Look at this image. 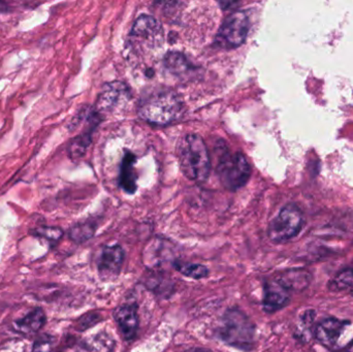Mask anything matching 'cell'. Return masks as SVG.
Instances as JSON below:
<instances>
[{"label":"cell","mask_w":353,"mask_h":352,"mask_svg":"<svg viewBox=\"0 0 353 352\" xmlns=\"http://www.w3.org/2000/svg\"><path fill=\"white\" fill-rule=\"evenodd\" d=\"M216 334L228 346L249 352L255 346L256 326L243 310L232 307L224 312Z\"/></svg>","instance_id":"obj_1"},{"label":"cell","mask_w":353,"mask_h":352,"mask_svg":"<svg viewBox=\"0 0 353 352\" xmlns=\"http://www.w3.org/2000/svg\"><path fill=\"white\" fill-rule=\"evenodd\" d=\"M176 154L185 177L195 182L208 179L211 163L207 146L199 134H189L181 138Z\"/></svg>","instance_id":"obj_2"},{"label":"cell","mask_w":353,"mask_h":352,"mask_svg":"<svg viewBox=\"0 0 353 352\" xmlns=\"http://www.w3.org/2000/svg\"><path fill=\"white\" fill-rule=\"evenodd\" d=\"M183 110L182 101L174 91L157 90L141 99L139 115L149 123L167 125L178 120Z\"/></svg>","instance_id":"obj_3"},{"label":"cell","mask_w":353,"mask_h":352,"mask_svg":"<svg viewBox=\"0 0 353 352\" xmlns=\"http://www.w3.org/2000/svg\"><path fill=\"white\" fill-rule=\"evenodd\" d=\"M218 177L224 188L238 190L248 182L251 175L250 165L241 152L230 153L223 150L217 163Z\"/></svg>","instance_id":"obj_4"},{"label":"cell","mask_w":353,"mask_h":352,"mask_svg":"<svg viewBox=\"0 0 353 352\" xmlns=\"http://www.w3.org/2000/svg\"><path fill=\"white\" fill-rule=\"evenodd\" d=\"M304 225V214L296 204H288L268 227V236L276 244L285 243L299 235Z\"/></svg>","instance_id":"obj_5"},{"label":"cell","mask_w":353,"mask_h":352,"mask_svg":"<svg viewBox=\"0 0 353 352\" xmlns=\"http://www.w3.org/2000/svg\"><path fill=\"white\" fill-rule=\"evenodd\" d=\"M248 31L249 19L246 12L236 10L226 17L222 23L216 37V43L226 50L240 47L246 41Z\"/></svg>","instance_id":"obj_6"},{"label":"cell","mask_w":353,"mask_h":352,"mask_svg":"<svg viewBox=\"0 0 353 352\" xmlns=\"http://www.w3.org/2000/svg\"><path fill=\"white\" fill-rule=\"evenodd\" d=\"M130 99V90L128 85L122 82L109 83L105 85L97 99L95 112L99 114L111 113L125 105Z\"/></svg>","instance_id":"obj_7"},{"label":"cell","mask_w":353,"mask_h":352,"mask_svg":"<svg viewBox=\"0 0 353 352\" xmlns=\"http://www.w3.org/2000/svg\"><path fill=\"white\" fill-rule=\"evenodd\" d=\"M125 253L121 246H105L97 260V270L101 278L105 280L117 278L121 273Z\"/></svg>","instance_id":"obj_8"},{"label":"cell","mask_w":353,"mask_h":352,"mask_svg":"<svg viewBox=\"0 0 353 352\" xmlns=\"http://www.w3.org/2000/svg\"><path fill=\"white\" fill-rule=\"evenodd\" d=\"M292 291L279 280H269L263 285V307L267 313H275L283 309L290 301Z\"/></svg>","instance_id":"obj_9"},{"label":"cell","mask_w":353,"mask_h":352,"mask_svg":"<svg viewBox=\"0 0 353 352\" xmlns=\"http://www.w3.org/2000/svg\"><path fill=\"white\" fill-rule=\"evenodd\" d=\"M113 316L124 340H134L138 334L139 324H140L138 305L132 303L118 306L114 310Z\"/></svg>","instance_id":"obj_10"},{"label":"cell","mask_w":353,"mask_h":352,"mask_svg":"<svg viewBox=\"0 0 353 352\" xmlns=\"http://www.w3.org/2000/svg\"><path fill=\"white\" fill-rule=\"evenodd\" d=\"M348 324L350 322L346 320L334 318H325L315 329V338L323 346L333 347Z\"/></svg>","instance_id":"obj_11"},{"label":"cell","mask_w":353,"mask_h":352,"mask_svg":"<svg viewBox=\"0 0 353 352\" xmlns=\"http://www.w3.org/2000/svg\"><path fill=\"white\" fill-rule=\"evenodd\" d=\"M132 35L134 39L148 41L150 45H153L163 37V27L157 19L143 14L139 17L138 20L134 23L132 29Z\"/></svg>","instance_id":"obj_12"},{"label":"cell","mask_w":353,"mask_h":352,"mask_svg":"<svg viewBox=\"0 0 353 352\" xmlns=\"http://www.w3.org/2000/svg\"><path fill=\"white\" fill-rule=\"evenodd\" d=\"M47 322V316L41 308L37 307L25 314L14 324L16 332L22 335H33L39 333Z\"/></svg>","instance_id":"obj_13"},{"label":"cell","mask_w":353,"mask_h":352,"mask_svg":"<svg viewBox=\"0 0 353 352\" xmlns=\"http://www.w3.org/2000/svg\"><path fill=\"white\" fill-rule=\"evenodd\" d=\"M115 343L111 335L101 332L82 341L79 345L78 352H112Z\"/></svg>","instance_id":"obj_14"},{"label":"cell","mask_w":353,"mask_h":352,"mask_svg":"<svg viewBox=\"0 0 353 352\" xmlns=\"http://www.w3.org/2000/svg\"><path fill=\"white\" fill-rule=\"evenodd\" d=\"M136 156L132 153L128 152L122 161L120 169L119 183L128 194H134L137 190Z\"/></svg>","instance_id":"obj_15"},{"label":"cell","mask_w":353,"mask_h":352,"mask_svg":"<svg viewBox=\"0 0 353 352\" xmlns=\"http://www.w3.org/2000/svg\"><path fill=\"white\" fill-rule=\"evenodd\" d=\"M145 287L155 295L165 299L173 295L175 289L173 281L163 272H151L145 280Z\"/></svg>","instance_id":"obj_16"},{"label":"cell","mask_w":353,"mask_h":352,"mask_svg":"<svg viewBox=\"0 0 353 352\" xmlns=\"http://www.w3.org/2000/svg\"><path fill=\"white\" fill-rule=\"evenodd\" d=\"M280 281L290 289V291H304L310 284L311 275L302 269L288 271L281 277Z\"/></svg>","instance_id":"obj_17"},{"label":"cell","mask_w":353,"mask_h":352,"mask_svg":"<svg viewBox=\"0 0 353 352\" xmlns=\"http://www.w3.org/2000/svg\"><path fill=\"white\" fill-rule=\"evenodd\" d=\"M167 251V244L161 241L151 242L150 245L145 251V264L149 267V270H155L163 262H168L170 258L169 252Z\"/></svg>","instance_id":"obj_18"},{"label":"cell","mask_w":353,"mask_h":352,"mask_svg":"<svg viewBox=\"0 0 353 352\" xmlns=\"http://www.w3.org/2000/svg\"><path fill=\"white\" fill-rule=\"evenodd\" d=\"M173 267L183 276L195 279V280H201V279L207 278L209 276V269L203 265L176 260L173 262Z\"/></svg>","instance_id":"obj_19"},{"label":"cell","mask_w":353,"mask_h":352,"mask_svg":"<svg viewBox=\"0 0 353 352\" xmlns=\"http://www.w3.org/2000/svg\"><path fill=\"white\" fill-rule=\"evenodd\" d=\"M97 231V225L90 221L80 222L70 227L68 231V237L72 242L77 244H82L88 241L94 236Z\"/></svg>","instance_id":"obj_20"},{"label":"cell","mask_w":353,"mask_h":352,"mask_svg":"<svg viewBox=\"0 0 353 352\" xmlns=\"http://www.w3.org/2000/svg\"><path fill=\"white\" fill-rule=\"evenodd\" d=\"M165 63L170 72L176 74H184L191 68L186 57L183 54L178 53V52H171V53L167 54L165 58Z\"/></svg>","instance_id":"obj_21"},{"label":"cell","mask_w":353,"mask_h":352,"mask_svg":"<svg viewBox=\"0 0 353 352\" xmlns=\"http://www.w3.org/2000/svg\"><path fill=\"white\" fill-rule=\"evenodd\" d=\"M330 289L334 291H353V270L345 269L341 271L330 283Z\"/></svg>","instance_id":"obj_22"},{"label":"cell","mask_w":353,"mask_h":352,"mask_svg":"<svg viewBox=\"0 0 353 352\" xmlns=\"http://www.w3.org/2000/svg\"><path fill=\"white\" fill-rule=\"evenodd\" d=\"M91 143V136L89 132L77 136L68 146V154L72 158H80L85 154L87 148Z\"/></svg>","instance_id":"obj_23"},{"label":"cell","mask_w":353,"mask_h":352,"mask_svg":"<svg viewBox=\"0 0 353 352\" xmlns=\"http://www.w3.org/2000/svg\"><path fill=\"white\" fill-rule=\"evenodd\" d=\"M34 237L41 238V239L47 240L52 244L58 243L63 237V231L59 227H41L31 231Z\"/></svg>","instance_id":"obj_24"},{"label":"cell","mask_w":353,"mask_h":352,"mask_svg":"<svg viewBox=\"0 0 353 352\" xmlns=\"http://www.w3.org/2000/svg\"><path fill=\"white\" fill-rule=\"evenodd\" d=\"M315 312L313 310H307L302 315L300 316V320H299L298 327H296V334L298 337L304 338L306 336L307 332L309 329L312 326L314 322Z\"/></svg>","instance_id":"obj_25"},{"label":"cell","mask_w":353,"mask_h":352,"mask_svg":"<svg viewBox=\"0 0 353 352\" xmlns=\"http://www.w3.org/2000/svg\"><path fill=\"white\" fill-rule=\"evenodd\" d=\"M53 344V337L47 334L43 335L34 341L31 352H51Z\"/></svg>","instance_id":"obj_26"},{"label":"cell","mask_w":353,"mask_h":352,"mask_svg":"<svg viewBox=\"0 0 353 352\" xmlns=\"http://www.w3.org/2000/svg\"><path fill=\"white\" fill-rule=\"evenodd\" d=\"M101 320V316L97 312H90V313L85 314L82 318H79L77 322V329L79 331H85L87 329L97 324Z\"/></svg>","instance_id":"obj_27"},{"label":"cell","mask_w":353,"mask_h":352,"mask_svg":"<svg viewBox=\"0 0 353 352\" xmlns=\"http://www.w3.org/2000/svg\"><path fill=\"white\" fill-rule=\"evenodd\" d=\"M10 12V6L6 2L0 1V12Z\"/></svg>","instance_id":"obj_28"},{"label":"cell","mask_w":353,"mask_h":352,"mask_svg":"<svg viewBox=\"0 0 353 352\" xmlns=\"http://www.w3.org/2000/svg\"><path fill=\"white\" fill-rule=\"evenodd\" d=\"M185 352H212L207 349H201V347H193V349H188Z\"/></svg>","instance_id":"obj_29"},{"label":"cell","mask_w":353,"mask_h":352,"mask_svg":"<svg viewBox=\"0 0 353 352\" xmlns=\"http://www.w3.org/2000/svg\"><path fill=\"white\" fill-rule=\"evenodd\" d=\"M338 352H353V342H352V344L348 345L347 347H345V349H341V351Z\"/></svg>","instance_id":"obj_30"}]
</instances>
